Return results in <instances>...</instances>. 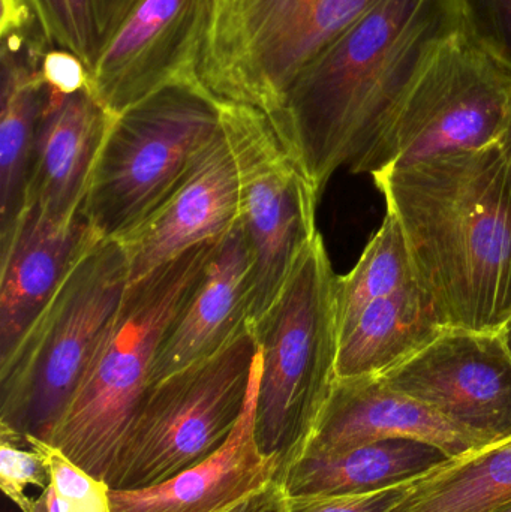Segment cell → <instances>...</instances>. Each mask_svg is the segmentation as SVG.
<instances>
[{
  "label": "cell",
  "mask_w": 511,
  "mask_h": 512,
  "mask_svg": "<svg viewBox=\"0 0 511 512\" xmlns=\"http://www.w3.org/2000/svg\"><path fill=\"white\" fill-rule=\"evenodd\" d=\"M252 270V252L239 216L219 240L200 283L165 336L153 384L212 357L248 327Z\"/></svg>",
  "instance_id": "cell-17"
},
{
  "label": "cell",
  "mask_w": 511,
  "mask_h": 512,
  "mask_svg": "<svg viewBox=\"0 0 511 512\" xmlns=\"http://www.w3.org/2000/svg\"><path fill=\"white\" fill-rule=\"evenodd\" d=\"M47 89L26 203L38 204L57 221H71L81 215L90 177L114 116L99 104L89 87L69 95Z\"/></svg>",
  "instance_id": "cell-18"
},
{
  "label": "cell",
  "mask_w": 511,
  "mask_h": 512,
  "mask_svg": "<svg viewBox=\"0 0 511 512\" xmlns=\"http://www.w3.org/2000/svg\"><path fill=\"white\" fill-rule=\"evenodd\" d=\"M240 216L236 159L224 128L204 147L179 185L119 237L131 282L203 243L222 239Z\"/></svg>",
  "instance_id": "cell-13"
},
{
  "label": "cell",
  "mask_w": 511,
  "mask_h": 512,
  "mask_svg": "<svg viewBox=\"0 0 511 512\" xmlns=\"http://www.w3.org/2000/svg\"><path fill=\"white\" fill-rule=\"evenodd\" d=\"M338 274L318 234L260 324L255 439L281 465L302 456L329 402L338 372Z\"/></svg>",
  "instance_id": "cell-5"
},
{
  "label": "cell",
  "mask_w": 511,
  "mask_h": 512,
  "mask_svg": "<svg viewBox=\"0 0 511 512\" xmlns=\"http://www.w3.org/2000/svg\"><path fill=\"white\" fill-rule=\"evenodd\" d=\"M500 143L501 146H503L504 152H506L507 161H509V168L511 174V120L509 126H507L506 134L503 135V138H501Z\"/></svg>",
  "instance_id": "cell-32"
},
{
  "label": "cell",
  "mask_w": 511,
  "mask_h": 512,
  "mask_svg": "<svg viewBox=\"0 0 511 512\" xmlns=\"http://www.w3.org/2000/svg\"><path fill=\"white\" fill-rule=\"evenodd\" d=\"M50 483L51 468L41 451L0 441V489L18 510L32 511L35 499L26 495L27 487L44 490Z\"/></svg>",
  "instance_id": "cell-27"
},
{
  "label": "cell",
  "mask_w": 511,
  "mask_h": 512,
  "mask_svg": "<svg viewBox=\"0 0 511 512\" xmlns=\"http://www.w3.org/2000/svg\"><path fill=\"white\" fill-rule=\"evenodd\" d=\"M222 128L236 159L240 221L252 252L249 327L260 324L318 236L320 194L263 111L222 104Z\"/></svg>",
  "instance_id": "cell-10"
},
{
  "label": "cell",
  "mask_w": 511,
  "mask_h": 512,
  "mask_svg": "<svg viewBox=\"0 0 511 512\" xmlns=\"http://www.w3.org/2000/svg\"><path fill=\"white\" fill-rule=\"evenodd\" d=\"M258 376L257 352L242 417L216 453L158 486L111 490L113 512H224L278 480L281 465L264 456L255 439Z\"/></svg>",
  "instance_id": "cell-16"
},
{
  "label": "cell",
  "mask_w": 511,
  "mask_h": 512,
  "mask_svg": "<svg viewBox=\"0 0 511 512\" xmlns=\"http://www.w3.org/2000/svg\"><path fill=\"white\" fill-rule=\"evenodd\" d=\"M210 0H138L89 74L90 92L117 116L197 72Z\"/></svg>",
  "instance_id": "cell-12"
},
{
  "label": "cell",
  "mask_w": 511,
  "mask_h": 512,
  "mask_svg": "<svg viewBox=\"0 0 511 512\" xmlns=\"http://www.w3.org/2000/svg\"><path fill=\"white\" fill-rule=\"evenodd\" d=\"M257 352L248 325L212 357L153 384L105 481L110 489L158 486L216 453L242 417Z\"/></svg>",
  "instance_id": "cell-8"
},
{
  "label": "cell",
  "mask_w": 511,
  "mask_h": 512,
  "mask_svg": "<svg viewBox=\"0 0 511 512\" xmlns=\"http://www.w3.org/2000/svg\"><path fill=\"white\" fill-rule=\"evenodd\" d=\"M42 75L50 89L65 95L89 87V71L86 65L74 54L59 48H51L45 54Z\"/></svg>",
  "instance_id": "cell-29"
},
{
  "label": "cell",
  "mask_w": 511,
  "mask_h": 512,
  "mask_svg": "<svg viewBox=\"0 0 511 512\" xmlns=\"http://www.w3.org/2000/svg\"><path fill=\"white\" fill-rule=\"evenodd\" d=\"M494 512H511V501L507 502L506 505H503V507L498 508V510H495Z\"/></svg>",
  "instance_id": "cell-35"
},
{
  "label": "cell",
  "mask_w": 511,
  "mask_h": 512,
  "mask_svg": "<svg viewBox=\"0 0 511 512\" xmlns=\"http://www.w3.org/2000/svg\"><path fill=\"white\" fill-rule=\"evenodd\" d=\"M511 120V75L462 30L431 60L383 131L350 165L383 173L500 143Z\"/></svg>",
  "instance_id": "cell-9"
},
{
  "label": "cell",
  "mask_w": 511,
  "mask_h": 512,
  "mask_svg": "<svg viewBox=\"0 0 511 512\" xmlns=\"http://www.w3.org/2000/svg\"><path fill=\"white\" fill-rule=\"evenodd\" d=\"M419 279L396 219L387 213L380 230L366 246L359 262L338 277V324L350 319L366 303Z\"/></svg>",
  "instance_id": "cell-24"
},
{
  "label": "cell",
  "mask_w": 511,
  "mask_h": 512,
  "mask_svg": "<svg viewBox=\"0 0 511 512\" xmlns=\"http://www.w3.org/2000/svg\"><path fill=\"white\" fill-rule=\"evenodd\" d=\"M386 439L426 442L440 448L450 459L491 445L419 400L390 387L383 376H360L336 379L303 454L342 453Z\"/></svg>",
  "instance_id": "cell-14"
},
{
  "label": "cell",
  "mask_w": 511,
  "mask_h": 512,
  "mask_svg": "<svg viewBox=\"0 0 511 512\" xmlns=\"http://www.w3.org/2000/svg\"><path fill=\"white\" fill-rule=\"evenodd\" d=\"M410 486L402 484L365 495L288 498L285 512H390L408 495Z\"/></svg>",
  "instance_id": "cell-28"
},
{
  "label": "cell",
  "mask_w": 511,
  "mask_h": 512,
  "mask_svg": "<svg viewBox=\"0 0 511 512\" xmlns=\"http://www.w3.org/2000/svg\"><path fill=\"white\" fill-rule=\"evenodd\" d=\"M462 30L461 0H381L300 74L270 122L318 194Z\"/></svg>",
  "instance_id": "cell-1"
},
{
  "label": "cell",
  "mask_w": 511,
  "mask_h": 512,
  "mask_svg": "<svg viewBox=\"0 0 511 512\" xmlns=\"http://www.w3.org/2000/svg\"><path fill=\"white\" fill-rule=\"evenodd\" d=\"M0 71V233L26 203L36 134L47 101L42 62L51 50L38 24L2 30Z\"/></svg>",
  "instance_id": "cell-19"
},
{
  "label": "cell",
  "mask_w": 511,
  "mask_h": 512,
  "mask_svg": "<svg viewBox=\"0 0 511 512\" xmlns=\"http://www.w3.org/2000/svg\"><path fill=\"white\" fill-rule=\"evenodd\" d=\"M383 379L488 444L511 438V357L500 331L447 328Z\"/></svg>",
  "instance_id": "cell-11"
},
{
  "label": "cell",
  "mask_w": 511,
  "mask_h": 512,
  "mask_svg": "<svg viewBox=\"0 0 511 512\" xmlns=\"http://www.w3.org/2000/svg\"><path fill=\"white\" fill-rule=\"evenodd\" d=\"M449 328L420 280L380 295L339 325L338 379L383 376Z\"/></svg>",
  "instance_id": "cell-20"
},
{
  "label": "cell",
  "mask_w": 511,
  "mask_h": 512,
  "mask_svg": "<svg viewBox=\"0 0 511 512\" xmlns=\"http://www.w3.org/2000/svg\"><path fill=\"white\" fill-rule=\"evenodd\" d=\"M129 282L122 245L95 237L0 361V441H51Z\"/></svg>",
  "instance_id": "cell-4"
},
{
  "label": "cell",
  "mask_w": 511,
  "mask_h": 512,
  "mask_svg": "<svg viewBox=\"0 0 511 512\" xmlns=\"http://www.w3.org/2000/svg\"><path fill=\"white\" fill-rule=\"evenodd\" d=\"M27 445L41 451L51 468V483L56 489L62 512H113L110 486L87 474L69 460L59 448L35 438Z\"/></svg>",
  "instance_id": "cell-25"
},
{
  "label": "cell",
  "mask_w": 511,
  "mask_h": 512,
  "mask_svg": "<svg viewBox=\"0 0 511 512\" xmlns=\"http://www.w3.org/2000/svg\"><path fill=\"white\" fill-rule=\"evenodd\" d=\"M287 499L288 496L281 481L275 480L252 495L246 502L243 512H285Z\"/></svg>",
  "instance_id": "cell-30"
},
{
  "label": "cell",
  "mask_w": 511,
  "mask_h": 512,
  "mask_svg": "<svg viewBox=\"0 0 511 512\" xmlns=\"http://www.w3.org/2000/svg\"><path fill=\"white\" fill-rule=\"evenodd\" d=\"M511 501V438L447 460L390 512H494Z\"/></svg>",
  "instance_id": "cell-22"
},
{
  "label": "cell",
  "mask_w": 511,
  "mask_h": 512,
  "mask_svg": "<svg viewBox=\"0 0 511 512\" xmlns=\"http://www.w3.org/2000/svg\"><path fill=\"white\" fill-rule=\"evenodd\" d=\"M95 237L83 215L57 221L33 203L24 204L14 224L0 233V361L14 351Z\"/></svg>",
  "instance_id": "cell-15"
},
{
  "label": "cell",
  "mask_w": 511,
  "mask_h": 512,
  "mask_svg": "<svg viewBox=\"0 0 511 512\" xmlns=\"http://www.w3.org/2000/svg\"><path fill=\"white\" fill-rule=\"evenodd\" d=\"M30 512H62L53 483H50L47 489L42 490L39 498H36L33 502L32 511Z\"/></svg>",
  "instance_id": "cell-31"
},
{
  "label": "cell",
  "mask_w": 511,
  "mask_h": 512,
  "mask_svg": "<svg viewBox=\"0 0 511 512\" xmlns=\"http://www.w3.org/2000/svg\"><path fill=\"white\" fill-rule=\"evenodd\" d=\"M381 0H210L201 83L270 120L303 71Z\"/></svg>",
  "instance_id": "cell-7"
},
{
  "label": "cell",
  "mask_w": 511,
  "mask_h": 512,
  "mask_svg": "<svg viewBox=\"0 0 511 512\" xmlns=\"http://www.w3.org/2000/svg\"><path fill=\"white\" fill-rule=\"evenodd\" d=\"M501 339H503L504 346H506L507 352L511 357V316L509 321L503 325V328L500 330Z\"/></svg>",
  "instance_id": "cell-33"
},
{
  "label": "cell",
  "mask_w": 511,
  "mask_h": 512,
  "mask_svg": "<svg viewBox=\"0 0 511 512\" xmlns=\"http://www.w3.org/2000/svg\"><path fill=\"white\" fill-rule=\"evenodd\" d=\"M51 48L68 51L93 71L138 0H24Z\"/></svg>",
  "instance_id": "cell-23"
},
{
  "label": "cell",
  "mask_w": 511,
  "mask_h": 512,
  "mask_svg": "<svg viewBox=\"0 0 511 512\" xmlns=\"http://www.w3.org/2000/svg\"><path fill=\"white\" fill-rule=\"evenodd\" d=\"M372 179L449 328L500 331L511 316V174L501 143Z\"/></svg>",
  "instance_id": "cell-2"
},
{
  "label": "cell",
  "mask_w": 511,
  "mask_h": 512,
  "mask_svg": "<svg viewBox=\"0 0 511 512\" xmlns=\"http://www.w3.org/2000/svg\"><path fill=\"white\" fill-rule=\"evenodd\" d=\"M219 240L195 246L129 282L105 327L83 381L48 442L98 480L107 481L153 385L162 342L200 283Z\"/></svg>",
  "instance_id": "cell-3"
},
{
  "label": "cell",
  "mask_w": 511,
  "mask_h": 512,
  "mask_svg": "<svg viewBox=\"0 0 511 512\" xmlns=\"http://www.w3.org/2000/svg\"><path fill=\"white\" fill-rule=\"evenodd\" d=\"M447 460L435 445L386 439L342 453L303 454L278 481L288 498L365 495L413 483Z\"/></svg>",
  "instance_id": "cell-21"
},
{
  "label": "cell",
  "mask_w": 511,
  "mask_h": 512,
  "mask_svg": "<svg viewBox=\"0 0 511 512\" xmlns=\"http://www.w3.org/2000/svg\"><path fill=\"white\" fill-rule=\"evenodd\" d=\"M222 104L191 72L113 117L81 207L101 239L125 236L173 192L221 132Z\"/></svg>",
  "instance_id": "cell-6"
},
{
  "label": "cell",
  "mask_w": 511,
  "mask_h": 512,
  "mask_svg": "<svg viewBox=\"0 0 511 512\" xmlns=\"http://www.w3.org/2000/svg\"><path fill=\"white\" fill-rule=\"evenodd\" d=\"M248 499H246V501L240 502V504L236 505V507L230 508V510H227L224 512H243V511H245L246 502H248Z\"/></svg>",
  "instance_id": "cell-34"
},
{
  "label": "cell",
  "mask_w": 511,
  "mask_h": 512,
  "mask_svg": "<svg viewBox=\"0 0 511 512\" xmlns=\"http://www.w3.org/2000/svg\"><path fill=\"white\" fill-rule=\"evenodd\" d=\"M464 30L511 75V0H461Z\"/></svg>",
  "instance_id": "cell-26"
}]
</instances>
